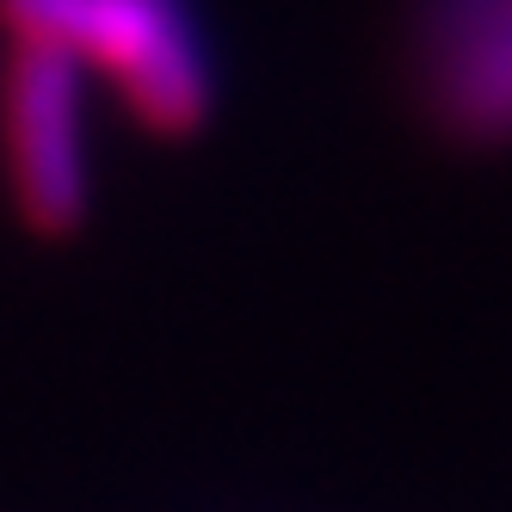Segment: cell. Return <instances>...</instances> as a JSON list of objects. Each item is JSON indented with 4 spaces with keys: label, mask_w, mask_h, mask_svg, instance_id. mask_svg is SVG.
I'll use <instances>...</instances> for the list:
<instances>
[{
    "label": "cell",
    "mask_w": 512,
    "mask_h": 512,
    "mask_svg": "<svg viewBox=\"0 0 512 512\" xmlns=\"http://www.w3.org/2000/svg\"><path fill=\"white\" fill-rule=\"evenodd\" d=\"M0 31L99 68L155 136H186L210 112V68L179 0H0Z\"/></svg>",
    "instance_id": "1"
},
{
    "label": "cell",
    "mask_w": 512,
    "mask_h": 512,
    "mask_svg": "<svg viewBox=\"0 0 512 512\" xmlns=\"http://www.w3.org/2000/svg\"><path fill=\"white\" fill-rule=\"evenodd\" d=\"M0 136L19 216L44 235H68L87 210V136H81V68L13 44L0 68Z\"/></svg>",
    "instance_id": "2"
},
{
    "label": "cell",
    "mask_w": 512,
    "mask_h": 512,
    "mask_svg": "<svg viewBox=\"0 0 512 512\" xmlns=\"http://www.w3.org/2000/svg\"><path fill=\"white\" fill-rule=\"evenodd\" d=\"M432 87L457 130L512 136V0H451L432 44Z\"/></svg>",
    "instance_id": "3"
}]
</instances>
